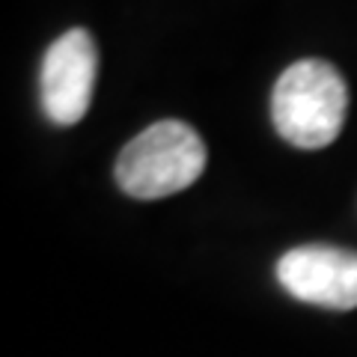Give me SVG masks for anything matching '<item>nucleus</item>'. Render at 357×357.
<instances>
[{
  "label": "nucleus",
  "mask_w": 357,
  "mask_h": 357,
  "mask_svg": "<svg viewBox=\"0 0 357 357\" xmlns=\"http://www.w3.org/2000/svg\"><path fill=\"white\" fill-rule=\"evenodd\" d=\"M349 114V86L328 60H298L277 77L271 122L298 149H325L342 131Z\"/></svg>",
  "instance_id": "1"
},
{
  "label": "nucleus",
  "mask_w": 357,
  "mask_h": 357,
  "mask_svg": "<svg viewBox=\"0 0 357 357\" xmlns=\"http://www.w3.org/2000/svg\"><path fill=\"white\" fill-rule=\"evenodd\" d=\"M277 280L292 298L328 310L357 307V250L333 244L292 248L277 262Z\"/></svg>",
  "instance_id": "4"
},
{
  "label": "nucleus",
  "mask_w": 357,
  "mask_h": 357,
  "mask_svg": "<svg viewBox=\"0 0 357 357\" xmlns=\"http://www.w3.org/2000/svg\"><path fill=\"white\" fill-rule=\"evenodd\" d=\"M206 170V143L178 119H161L122 146L116 185L134 199H161L191 188Z\"/></svg>",
  "instance_id": "2"
},
{
  "label": "nucleus",
  "mask_w": 357,
  "mask_h": 357,
  "mask_svg": "<svg viewBox=\"0 0 357 357\" xmlns=\"http://www.w3.org/2000/svg\"><path fill=\"white\" fill-rule=\"evenodd\" d=\"M98 75V51L84 27L63 33L42 60V110L54 126H75L89 110Z\"/></svg>",
  "instance_id": "3"
}]
</instances>
